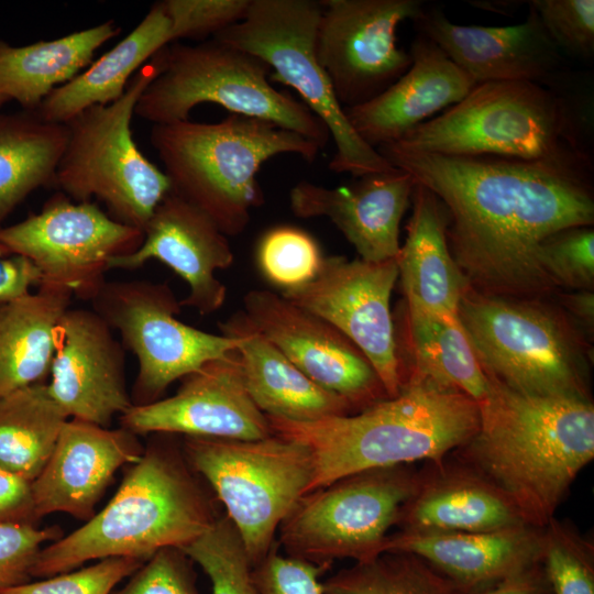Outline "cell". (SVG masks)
<instances>
[{
	"mask_svg": "<svg viewBox=\"0 0 594 594\" xmlns=\"http://www.w3.org/2000/svg\"><path fill=\"white\" fill-rule=\"evenodd\" d=\"M377 152L431 190L448 213L450 253L470 286L514 298L558 289L539 262V244L570 227L594 223V162L588 152L547 160Z\"/></svg>",
	"mask_w": 594,
	"mask_h": 594,
	"instance_id": "1",
	"label": "cell"
},
{
	"mask_svg": "<svg viewBox=\"0 0 594 594\" xmlns=\"http://www.w3.org/2000/svg\"><path fill=\"white\" fill-rule=\"evenodd\" d=\"M490 381L477 431L449 457L499 488L528 525L543 528L594 458L593 402Z\"/></svg>",
	"mask_w": 594,
	"mask_h": 594,
	"instance_id": "2",
	"label": "cell"
},
{
	"mask_svg": "<svg viewBox=\"0 0 594 594\" xmlns=\"http://www.w3.org/2000/svg\"><path fill=\"white\" fill-rule=\"evenodd\" d=\"M266 417L274 435L309 451V493L370 469L439 463L477 431L480 408L458 389L405 376L395 397L354 414L309 422Z\"/></svg>",
	"mask_w": 594,
	"mask_h": 594,
	"instance_id": "3",
	"label": "cell"
},
{
	"mask_svg": "<svg viewBox=\"0 0 594 594\" xmlns=\"http://www.w3.org/2000/svg\"><path fill=\"white\" fill-rule=\"evenodd\" d=\"M113 497L81 527L47 543L33 564V578H50L85 562L114 557L143 561L156 551L183 548L218 518L168 433H152Z\"/></svg>",
	"mask_w": 594,
	"mask_h": 594,
	"instance_id": "4",
	"label": "cell"
},
{
	"mask_svg": "<svg viewBox=\"0 0 594 594\" xmlns=\"http://www.w3.org/2000/svg\"><path fill=\"white\" fill-rule=\"evenodd\" d=\"M150 140L172 190L227 237L241 234L251 210L264 202L256 177L264 162L286 153L312 162L321 150L271 121L235 113L216 123L153 124Z\"/></svg>",
	"mask_w": 594,
	"mask_h": 594,
	"instance_id": "5",
	"label": "cell"
},
{
	"mask_svg": "<svg viewBox=\"0 0 594 594\" xmlns=\"http://www.w3.org/2000/svg\"><path fill=\"white\" fill-rule=\"evenodd\" d=\"M563 86L525 80L476 84L458 103L392 144L451 156L526 161L588 152V120Z\"/></svg>",
	"mask_w": 594,
	"mask_h": 594,
	"instance_id": "6",
	"label": "cell"
},
{
	"mask_svg": "<svg viewBox=\"0 0 594 594\" xmlns=\"http://www.w3.org/2000/svg\"><path fill=\"white\" fill-rule=\"evenodd\" d=\"M458 318L488 378L528 395L592 400L590 341L550 298L469 286Z\"/></svg>",
	"mask_w": 594,
	"mask_h": 594,
	"instance_id": "7",
	"label": "cell"
},
{
	"mask_svg": "<svg viewBox=\"0 0 594 594\" xmlns=\"http://www.w3.org/2000/svg\"><path fill=\"white\" fill-rule=\"evenodd\" d=\"M162 68L141 94L134 114L153 124L188 120L201 103L271 121L316 143L330 133L300 100L277 90L270 66L258 57L217 38L189 45L173 42L161 50Z\"/></svg>",
	"mask_w": 594,
	"mask_h": 594,
	"instance_id": "8",
	"label": "cell"
},
{
	"mask_svg": "<svg viewBox=\"0 0 594 594\" xmlns=\"http://www.w3.org/2000/svg\"><path fill=\"white\" fill-rule=\"evenodd\" d=\"M161 50L133 75L119 99L91 106L65 122L67 141L55 177V188L73 201H101L113 220L141 231L172 189L131 131L135 105L162 68Z\"/></svg>",
	"mask_w": 594,
	"mask_h": 594,
	"instance_id": "9",
	"label": "cell"
},
{
	"mask_svg": "<svg viewBox=\"0 0 594 594\" xmlns=\"http://www.w3.org/2000/svg\"><path fill=\"white\" fill-rule=\"evenodd\" d=\"M182 450L189 468L223 504L254 568L275 546L284 518L309 491V451L274 433L257 440L183 437Z\"/></svg>",
	"mask_w": 594,
	"mask_h": 594,
	"instance_id": "10",
	"label": "cell"
},
{
	"mask_svg": "<svg viewBox=\"0 0 594 594\" xmlns=\"http://www.w3.org/2000/svg\"><path fill=\"white\" fill-rule=\"evenodd\" d=\"M320 1L251 0L245 16L213 38L264 61L271 82L297 91L300 101L327 127L336 145L329 167L361 177L394 168L349 122L316 52Z\"/></svg>",
	"mask_w": 594,
	"mask_h": 594,
	"instance_id": "11",
	"label": "cell"
},
{
	"mask_svg": "<svg viewBox=\"0 0 594 594\" xmlns=\"http://www.w3.org/2000/svg\"><path fill=\"white\" fill-rule=\"evenodd\" d=\"M411 464L370 469L305 494L278 527L286 556L330 565L383 553L388 529L419 483Z\"/></svg>",
	"mask_w": 594,
	"mask_h": 594,
	"instance_id": "12",
	"label": "cell"
},
{
	"mask_svg": "<svg viewBox=\"0 0 594 594\" xmlns=\"http://www.w3.org/2000/svg\"><path fill=\"white\" fill-rule=\"evenodd\" d=\"M90 302L119 333L124 349L138 359L139 370L130 393L133 406L160 400L172 383L239 345L233 337L180 321V300L167 283L106 280Z\"/></svg>",
	"mask_w": 594,
	"mask_h": 594,
	"instance_id": "13",
	"label": "cell"
},
{
	"mask_svg": "<svg viewBox=\"0 0 594 594\" xmlns=\"http://www.w3.org/2000/svg\"><path fill=\"white\" fill-rule=\"evenodd\" d=\"M143 238L97 202H75L58 191L40 212L0 227V257H25L40 271L41 284L90 301L107 280L110 261L135 251Z\"/></svg>",
	"mask_w": 594,
	"mask_h": 594,
	"instance_id": "14",
	"label": "cell"
},
{
	"mask_svg": "<svg viewBox=\"0 0 594 594\" xmlns=\"http://www.w3.org/2000/svg\"><path fill=\"white\" fill-rule=\"evenodd\" d=\"M316 35L317 57L339 103L363 105L384 92L411 64L397 45V28L416 22L420 0H323Z\"/></svg>",
	"mask_w": 594,
	"mask_h": 594,
	"instance_id": "15",
	"label": "cell"
},
{
	"mask_svg": "<svg viewBox=\"0 0 594 594\" xmlns=\"http://www.w3.org/2000/svg\"><path fill=\"white\" fill-rule=\"evenodd\" d=\"M397 278L396 258L367 262L328 256L312 280L282 293L287 300L322 318L350 339L370 361L389 398L402 386L389 306Z\"/></svg>",
	"mask_w": 594,
	"mask_h": 594,
	"instance_id": "16",
	"label": "cell"
},
{
	"mask_svg": "<svg viewBox=\"0 0 594 594\" xmlns=\"http://www.w3.org/2000/svg\"><path fill=\"white\" fill-rule=\"evenodd\" d=\"M243 302L249 320L289 361L355 413L389 398L361 350L322 318L267 289L248 292Z\"/></svg>",
	"mask_w": 594,
	"mask_h": 594,
	"instance_id": "17",
	"label": "cell"
},
{
	"mask_svg": "<svg viewBox=\"0 0 594 594\" xmlns=\"http://www.w3.org/2000/svg\"><path fill=\"white\" fill-rule=\"evenodd\" d=\"M119 419L121 427L138 436L257 440L273 435L266 415L245 387L237 349L183 377L173 396L132 406Z\"/></svg>",
	"mask_w": 594,
	"mask_h": 594,
	"instance_id": "18",
	"label": "cell"
},
{
	"mask_svg": "<svg viewBox=\"0 0 594 594\" xmlns=\"http://www.w3.org/2000/svg\"><path fill=\"white\" fill-rule=\"evenodd\" d=\"M47 388L69 419L110 427L132 406L125 349L94 310L68 308L54 330Z\"/></svg>",
	"mask_w": 594,
	"mask_h": 594,
	"instance_id": "19",
	"label": "cell"
},
{
	"mask_svg": "<svg viewBox=\"0 0 594 594\" xmlns=\"http://www.w3.org/2000/svg\"><path fill=\"white\" fill-rule=\"evenodd\" d=\"M525 21L507 26L461 25L438 8H425L415 22L475 84L525 80L563 85L568 64L529 6Z\"/></svg>",
	"mask_w": 594,
	"mask_h": 594,
	"instance_id": "20",
	"label": "cell"
},
{
	"mask_svg": "<svg viewBox=\"0 0 594 594\" xmlns=\"http://www.w3.org/2000/svg\"><path fill=\"white\" fill-rule=\"evenodd\" d=\"M143 241L132 253L113 257L109 270L133 271L157 260L188 285L182 307H191L200 315L220 309L227 287L216 271L233 264L234 255L228 237L201 210L172 189L161 200L143 230Z\"/></svg>",
	"mask_w": 594,
	"mask_h": 594,
	"instance_id": "21",
	"label": "cell"
},
{
	"mask_svg": "<svg viewBox=\"0 0 594 594\" xmlns=\"http://www.w3.org/2000/svg\"><path fill=\"white\" fill-rule=\"evenodd\" d=\"M144 448L134 432L68 419L32 491L40 519L54 513L89 520L99 499L123 465L136 462Z\"/></svg>",
	"mask_w": 594,
	"mask_h": 594,
	"instance_id": "22",
	"label": "cell"
},
{
	"mask_svg": "<svg viewBox=\"0 0 594 594\" xmlns=\"http://www.w3.org/2000/svg\"><path fill=\"white\" fill-rule=\"evenodd\" d=\"M350 185L328 188L307 180L289 193V206L299 218H328L354 246L361 260L397 258L399 226L416 182L399 168L373 173Z\"/></svg>",
	"mask_w": 594,
	"mask_h": 594,
	"instance_id": "23",
	"label": "cell"
},
{
	"mask_svg": "<svg viewBox=\"0 0 594 594\" xmlns=\"http://www.w3.org/2000/svg\"><path fill=\"white\" fill-rule=\"evenodd\" d=\"M543 528L493 531H405L388 535L383 552L416 554L461 594H477L541 562Z\"/></svg>",
	"mask_w": 594,
	"mask_h": 594,
	"instance_id": "24",
	"label": "cell"
},
{
	"mask_svg": "<svg viewBox=\"0 0 594 594\" xmlns=\"http://www.w3.org/2000/svg\"><path fill=\"white\" fill-rule=\"evenodd\" d=\"M407 72L372 100L344 109L355 132L372 147L402 139L437 112L461 101L476 85L426 35L411 42Z\"/></svg>",
	"mask_w": 594,
	"mask_h": 594,
	"instance_id": "25",
	"label": "cell"
},
{
	"mask_svg": "<svg viewBox=\"0 0 594 594\" xmlns=\"http://www.w3.org/2000/svg\"><path fill=\"white\" fill-rule=\"evenodd\" d=\"M400 509L405 531H493L528 525L508 497L466 465L449 459L426 463Z\"/></svg>",
	"mask_w": 594,
	"mask_h": 594,
	"instance_id": "26",
	"label": "cell"
},
{
	"mask_svg": "<svg viewBox=\"0 0 594 594\" xmlns=\"http://www.w3.org/2000/svg\"><path fill=\"white\" fill-rule=\"evenodd\" d=\"M218 326L221 334L239 340L237 351L245 387L266 416L309 422L355 413L348 400L302 373L244 311L233 314Z\"/></svg>",
	"mask_w": 594,
	"mask_h": 594,
	"instance_id": "27",
	"label": "cell"
},
{
	"mask_svg": "<svg viewBox=\"0 0 594 594\" xmlns=\"http://www.w3.org/2000/svg\"><path fill=\"white\" fill-rule=\"evenodd\" d=\"M407 238L396 258L407 307L458 317L469 282L455 264L447 241L448 213L440 199L417 184Z\"/></svg>",
	"mask_w": 594,
	"mask_h": 594,
	"instance_id": "28",
	"label": "cell"
},
{
	"mask_svg": "<svg viewBox=\"0 0 594 594\" xmlns=\"http://www.w3.org/2000/svg\"><path fill=\"white\" fill-rule=\"evenodd\" d=\"M169 43L170 20L163 1L155 2L136 28L82 73L55 88L36 112L45 121L65 123L91 106L116 101L133 75Z\"/></svg>",
	"mask_w": 594,
	"mask_h": 594,
	"instance_id": "29",
	"label": "cell"
},
{
	"mask_svg": "<svg viewBox=\"0 0 594 594\" xmlns=\"http://www.w3.org/2000/svg\"><path fill=\"white\" fill-rule=\"evenodd\" d=\"M73 294L42 283L35 293L0 304V397L44 383L54 355V330Z\"/></svg>",
	"mask_w": 594,
	"mask_h": 594,
	"instance_id": "30",
	"label": "cell"
},
{
	"mask_svg": "<svg viewBox=\"0 0 594 594\" xmlns=\"http://www.w3.org/2000/svg\"><path fill=\"white\" fill-rule=\"evenodd\" d=\"M120 33L113 21L52 41L13 46L0 40V94L36 111L57 87L91 64L95 52Z\"/></svg>",
	"mask_w": 594,
	"mask_h": 594,
	"instance_id": "31",
	"label": "cell"
},
{
	"mask_svg": "<svg viewBox=\"0 0 594 594\" xmlns=\"http://www.w3.org/2000/svg\"><path fill=\"white\" fill-rule=\"evenodd\" d=\"M403 328L400 341L409 364L403 378L429 380L458 389L477 404L488 396L491 381L458 317L405 306Z\"/></svg>",
	"mask_w": 594,
	"mask_h": 594,
	"instance_id": "32",
	"label": "cell"
},
{
	"mask_svg": "<svg viewBox=\"0 0 594 594\" xmlns=\"http://www.w3.org/2000/svg\"><path fill=\"white\" fill-rule=\"evenodd\" d=\"M66 141L65 123L36 111L0 113V227L33 191L55 187Z\"/></svg>",
	"mask_w": 594,
	"mask_h": 594,
	"instance_id": "33",
	"label": "cell"
},
{
	"mask_svg": "<svg viewBox=\"0 0 594 594\" xmlns=\"http://www.w3.org/2000/svg\"><path fill=\"white\" fill-rule=\"evenodd\" d=\"M69 418L36 383L0 397V466L32 482L47 462Z\"/></svg>",
	"mask_w": 594,
	"mask_h": 594,
	"instance_id": "34",
	"label": "cell"
},
{
	"mask_svg": "<svg viewBox=\"0 0 594 594\" xmlns=\"http://www.w3.org/2000/svg\"><path fill=\"white\" fill-rule=\"evenodd\" d=\"M323 594H461L420 557L386 551L355 562L321 582Z\"/></svg>",
	"mask_w": 594,
	"mask_h": 594,
	"instance_id": "35",
	"label": "cell"
},
{
	"mask_svg": "<svg viewBox=\"0 0 594 594\" xmlns=\"http://www.w3.org/2000/svg\"><path fill=\"white\" fill-rule=\"evenodd\" d=\"M179 549L208 575L211 594H260L243 541L227 515Z\"/></svg>",
	"mask_w": 594,
	"mask_h": 594,
	"instance_id": "36",
	"label": "cell"
},
{
	"mask_svg": "<svg viewBox=\"0 0 594 594\" xmlns=\"http://www.w3.org/2000/svg\"><path fill=\"white\" fill-rule=\"evenodd\" d=\"M541 564L553 594H594V546L571 522L543 527Z\"/></svg>",
	"mask_w": 594,
	"mask_h": 594,
	"instance_id": "37",
	"label": "cell"
},
{
	"mask_svg": "<svg viewBox=\"0 0 594 594\" xmlns=\"http://www.w3.org/2000/svg\"><path fill=\"white\" fill-rule=\"evenodd\" d=\"M322 261L316 240L290 226L270 229L262 235L256 249V262L262 275L283 292L312 280Z\"/></svg>",
	"mask_w": 594,
	"mask_h": 594,
	"instance_id": "38",
	"label": "cell"
},
{
	"mask_svg": "<svg viewBox=\"0 0 594 594\" xmlns=\"http://www.w3.org/2000/svg\"><path fill=\"white\" fill-rule=\"evenodd\" d=\"M540 265L559 289L594 288V230L592 226L561 229L539 244Z\"/></svg>",
	"mask_w": 594,
	"mask_h": 594,
	"instance_id": "39",
	"label": "cell"
},
{
	"mask_svg": "<svg viewBox=\"0 0 594 594\" xmlns=\"http://www.w3.org/2000/svg\"><path fill=\"white\" fill-rule=\"evenodd\" d=\"M144 562L131 557L106 558L80 570L2 590L0 594H111L118 583Z\"/></svg>",
	"mask_w": 594,
	"mask_h": 594,
	"instance_id": "40",
	"label": "cell"
},
{
	"mask_svg": "<svg viewBox=\"0 0 594 594\" xmlns=\"http://www.w3.org/2000/svg\"><path fill=\"white\" fill-rule=\"evenodd\" d=\"M528 4L562 54L584 61L593 57V0H532Z\"/></svg>",
	"mask_w": 594,
	"mask_h": 594,
	"instance_id": "41",
	"label": "cell"
},
{
	"mask_svg": "<svg viewBox=\"0 0 594 594\" xmlns=\"http://www.w3.org/2000/svg\"><path fill=\"white\" fill-rule=\"evenodd\" d=\"M251 0H165L172 38H211L241 21Z\"/></svg>",
	"mask_w": 594,
	"mask_h": 594,
	"instance_id": "42",
	"label": "cell"
},
{
	"mask_svg": "<svg viewBox=\"0 0 594 594\" xmlns=\"http://www.w3.org/2000/svg\"><path fill=\"white\" fill-rule=\"evenodd\" d=\"M129 578L111 594H198L193 561L175 547L156 551Z\"/></svg>",
	"mask_w": 594,
	"mask_h": 594,
	"instance_id": "43",
	"label": "cell"
},
{
	"mask_svg": "<svg viewBox=\"0 0 594 594\" xmlns=\"http://www.w3.org/2000/svg\"><path fill=\"white\" fill-rule=\"evenodd\" d=\"M62 536L59 526L0 524V591L31 581L41 549Z\"/></svg>",
	"mask_w": 594,
	"mask_h": 594,
	"instance_id": "44",
	"label": "cell"
},
{
	"mask_svg": "<svg viewBox=\"0 0 594 594\" xmlns=\"http://www.w3.org/2000/svg\"><path fill=\"white\" fill-rule=\"evenodd\" d=\"M278 543L253 568L260 594H323L319 580L330 565L282 556Z\"/></svg>",
	"mask_w": 594,
	"mask_h": 594,
	"instance_id": "45",
	"label": "cell"
},
{
	"mask_svg": "<svg viewBox=\"0 0 594 594\" xmlns=\"http://www.w3.org/2000/svg\"><path fill=\"white\" fill-rule=\"evenodd\" d=\"M32 482L0 466V524L37 526Z\"/></svg>",
	"mask_w": 594,
	"mask_h": 594,
	"instance_id": "46",
	"label": "cell"
},
{
	"mask_svg": "<svg viewBox=\"0 0 594 594\" xmlns=\"http://www.w3.org/2000/svg\"><path fill=\"white\" fill-rule=\"evenodd\" d=\"M41 280L40 271L28 258L0 257V304L26 296Z\"/></svg>",
	"mask_w": 594,
	"mask_h": 594,
	"instance_id": "47",
	"label": "cell"
},
{
	"mask_svg": "<svg viewBox=\"0 0 594 594\" xmlns=\"http://www.w3.org/2000/svg\"><path fill=\"white\" fill-rule=\"evenodd\" d=\"M558 305L580 329L588 341L594 331V295L588 290H568L556 293Z\"/></svg>",
	"mask_w": 594,
	"mask_h": 594,
	"instance_id": "48",
	"label": "cell"
},
{
	"mask_svg": "<svg viewBox=\"0 0 594 594\" xmlns=\"http://www.w3.org/2000/svg\"><path fill=\"white\" fill-rule=\"evenodd\" d=\"M477 594H553L541 562Z\"/></svg>",
	"mask_w": 594,
	"mask_h": 594,
	"instance_id": "49",
	"label": "cell"
},
{
	"mask_svg": "<svg viewBox=\"0 0 594 594\" xmlns=\"http://www.w3.org/2000/svg\"><path fill=\"white\" fill-rule=\"evenodd\" d=\"M10 99L6 97L4 95L0 94V107L9 102Z\"/></svg>",
	"mask_w": 594,
	"mask_h": 594,
	"instance_id": "50",
	"label": "cell"
}]
</instances>
